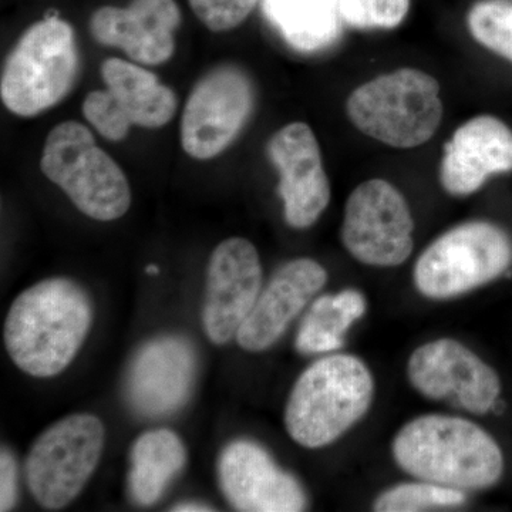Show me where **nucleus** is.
Here are the masks:
<instances>
[{
    "label": "nucleus",
    "instance_id": "f257e3e1",
    "mask_svg": "<svg viewBox=\"0 0 512 512\" xmlns=\"http://www.w3.org/2000/svg\"><path fill=\"white\" fill-rule=\"evenodd\" d=\"M93 306L82 286L46 279L20 293L5 320V345L22 372L39 379L62 373L89 335Z\"/></svg>",
    "mask_w": 512,
    "mask_h": 512
},
{
    "label": "nucleus",
    "instance_id": "412c9836",
    "mask_svg": "<svg viewBox=\"0 0 512 512\" xmlns=\"http://www.w3.org/2000/svg\"><path fill=\"white\" fill-rule=\"evenodd\" d=\"M265 13L293 49L318 52L339 39V0H265Z\"/></svg>",
    "mask_w": 512,
    "mask_h": 512
},
{
    "label": "nucleus",
    "instance_id": "a211bd4d",
    "mask_svg": "<svg viewBox=\"0 0 512 512\" xmlns=\"http://www.w3.org/2000/svg\"><path fill=\"white\" fill-rule=\"evenodd\" d=\"M512 171V130L493 116H478L458 127L440 165L448 194L466 197L493 175Z\"/></svg>",
    "mask_w": 512,
    "mask_h": 512
},
{
    "label": "nucleus",
    "instance_id": "20e7f679",
    "mask_svg": "<svg viewBox=\"0 0 512 512\" xmlns=\"http://www.w3.org/2000/svg\"><path fill=\"white\" fill-rule=\"evenodd\" d=\"M79 66L76 35L66 20L49 16L33 23L6 57L3 104L19 117L45 113L72 92Z\"/></svg>",
    "mask_w": 512,
    "mask_h": 512
},
{
    "label": "nucleus",
    "instance_id": "b1692460",
    "mask_svg": "<svg viewBox=\"0 0 512 512\" xmlns=\"http://www.w3.org/2000/svg\"><path fill=\"white\" fill-rule=\"evenodd\" d=\"M468 29L480 45L512 62V6L481 2L471 8Z\"/></svg>",
    "mask_w": 512,
    "mask_h": 512
},
{
    "label": "nucleus",
    "instance_id": "c756f323",
    "mask_svg": "<svg viewBox=\"0 0 512 512\" xmlns=\"http://www.w3.org/2000/svg\"><path fill=\"white\" fill-rule=\"evenodd\" d=\"M148 274H158L157 266L150 265L147 268Z\"/></svg>",
    "mask_w": 512,
    "mask_h": 512
},
{
    "label": "nucleus",
    "instance_id": "9d476101",
    "mask_svg": "<svg viewBox=\"0 0 512 512\" xmlns=\"http://www.w3.org/2000/svg\"><path fill=\"white\" fill-rule=\"evenodd\" d=\"M414 221L402 192L384 180H369L346 201L342 241L362 264L393 268L412 255Z\"/></svg>",
    "mask_w": 512,
    "mask_h": 512
},
{
    "label": "nucleus",
    "instance_id": "1a4fd4ad",
    "mask_svg": "<svg viewBox=\"0 0 512 512\" xmlns=\"http://www.w3.org/2000/svg\"><path fill=\"white\" fill-rule=\"evenodd\" d=\"M255 106L251 79L235 64L214 67L192 87L181 119V146L195 160L220 156L244 130Z\"/></svg>",
    "mask_w": 512,
    "mask_h": 512
},
{
    "label": "nucleus",
    "instance_id": "6e6552de",
    "mask_svg": "<svg viewBox=\"0 0 512 512\" xmlns=\"http://www.w3.org/2000/svg\"><path fill=\"white\" fill-rule=\"evenodd\" d=\"M512 262V242L490 222L458 225L437 238L414 268V284L431 299H450L494 281Z\"/></svg>",
    "mask_w": 512,
    "mask_h": 512
},
{
    "label": "nucleus",
    "instance_id": "f3484780",
    "mask_svg": "<svg viewBox=\"0 0 512 512\" xmlns=\"http://www.w3.org/2000/svg\"><path fill=\"white\" fill-rule=\"evenodd\" d=\"M326 282L328 272L319 262L309 258L286 262L259 293L238 330V345L248 352H264L274 346Z\"/></svg>",
    "mask_w": 512,
    "mask_h": 512
},
{
    "label": "nucleus",
    "instance_id": "0eeeda50",
    "mask_svg": "<svg viewBox=\"0 0 512 512\" xmlns=\"http://www.w3.org/2000/svg\"><path fill=\"white\" fill-rule=\"evenodd\" d=\"M106 429L99 417L70 414L37 437L26 458V483L36 503L62 510L82 493L99 466Z\"/></svg>",
    "mask_w": 512,
    "mask_h": 512
},
{
    "label": "nucleus",
    "instance_id": "bb28decb",
    "mask_svg": "<svg viewBox=\"0 0 512 512\" xmlns=\"http://www.w3.org/2000/svg\"><path fill=\"white\" fill-rule=\"evenodd\" d=\"M259 0H190L194 15L211 32L238 28L251 15Z\"/></svg>",
    "mask_w": 512,
    "mask_h": 512
},
{
    "label": "nucleus",
    "instance_id": "f03ea898",
    "mask_svg": "<svg viewBox=\"0 0 512 512\" xmlns=\"http://www.w3.org/2000/svg\"><path fill=\"white\" fill-rule=\"evenodd\" d=\"M393 457L410 476L461 491L493 487L504 471L501 448L487 431L444 414L407 423L394 437Z\"/></svg>",
    "mask_w": 512,
    "mask_h": 512
},
{
    "label": "nucleus",
    "instance_id": "9b49d317",
    "mask_svg": "<svg viewBox=\"0 0 512 512\" xmlns=\"http://www.w3.org/2000/svg\"><path fill=\"white\" fill-rule=\"evenodd\" d=\"M407 376L423 396L473 414L493 410L501 393L493 367L453 339L433 340L414 350Z\"/></svg>",
    "mask_w": 512,
    "mask_h": 512
},
{
    "label": "nucleus",
    "instance_id": "39448f33",
    "mask_svg": "<svg viewBox=\"0 0 512 512\" xmlns=\"http://www.w3.org/2000/svg\"><path fill=\"white\" fill-rule=\"evenodd\" d=\"M40 168L47 180L92 220H119L130 208L131 190L126 174L97 146L92 131L77 121H64L50 130Z\"/></svg>",
    "mask_w": 512,
    "mask_h": 512
},
{
    "label": "nucleus",
    "instance_id": "a878e982",
    "mask_svg": "<svg viewBox=\"0 0 512 512\" xmlns=\"http://www.w3.org/2000/svg\"><path fill=\"white\" fill-rule=\"evenodd\" d=\"M83 116L106 140L123 141L133 127L130 117L110 90H96L83 101Z\"/></svg>",
    "mask_w": 512,
    "mask_h": 512
},
{
    "label": "nucleus",
    "instance_id": "ddd939ff",
    "mask_svg": "<svg viewBox=\"0 0 512 512\" xmlns=\"http://www.w3.org/2000/svg\"><path fill=\"white\" fill-rule=\"evenodd\" d=\"M279 173V195L291 227H312L330 202V183L312 128L292 123L276 131L266 147Z\"/></svg>",
    "mask_w": 512,
    "mask_h": 512
},
{
    "label": "nucleus",
    "instance_id": "c85d7f7f",
    "mask_svg": "<svg viewBox=\"0 0 512 512\" xmlns=\"http://www.w3.org/2000/svg\"><path fill=\"white\" fill-rule=\"evenodd\" d=\"M171 511H178V512H204V511H214V510H212L211 507H208V505H204V504L185 503V504L175 505L174 508H171Z\"/></svg>",
    "mask_w": 512,
    "mask_h": 512
},
{
    "label": "nucleus",
    "instance_id": "dca6fc26",
    "mask_svg": "<svg viewBox=\"0 0 512 512\" xmlns=\"http://www.w3.org/2000/svg\"><path fill=\"white\" fill-rule=\"evenodd\" d=\"M197 373L191 343L163 336L146 343L128 370L126 393L130 406L147 417L174 413L187 402Z\"/></svg>",
    "mask_w": 512,
    "mask_h": 512
},
{
    "label": "nucleus",
    "instance_id": "7ed1b4c3",
    "mask_svg": "<svg viewBox=\"0 0 512 512\" xmlns=\"http://www.w3.org/2000/svg\"><path fill=\"white\" fill-rule=\"evenodd\" d=\"M373 394L372 373L359 357H322L299 376L289 394L286 431L299 446H329L365 417Z\"/></svg>",
    "mask_w": 512,
    "mask_h": 512
},
{
    "label": "nucleus",
    "instance_id": "2eb2a0df",
    "mask_svg": "<svg viewBox=\"0 0 512 512\" xmlns=\"http://www.w3.org/2000/svg\"><path fill=\"white\" fill-rule=\"evenodd\" d=\"M181 10L175 0H131L126 8L103 6L90 18L97 43L117 47L143 66L167 63L175 52Z\"/></svg>",
    "mask_w": 512,
    "mask_h": 512
},
{
    "label": "nucleus",
    "instance_id": "6ab92c4d",
    "mask_svg": "<svg viewBox=\"0 0 512 512\" xmlns=\"http://www.w3.org/2000/svg\"><path fill=\"white\" fill-rule=\"evenodd\" d=\"M101 77L106 89L116 96L133 126L160 128L170 123L177 111L178 100L173 90L158 80L143 64L127 60H104Z\"/></svg>",
    "mask_w": 512,
    "mask_h": 512
},
{
    "label": "nucleus",
    "instance_id": "393cba45",
    "mask_svg": "<svg viewBox=\"0 0 512 512\" xmlns=\"http://www.w3.org/2000/svg\"><path fill=\"white\" fill-rule=\"evenodd\" d=\"M410 0H339L342 22L355 29H394L403 22Z\"/></svg>",
    "mask_w": 512,
    "mask_h": 512
},
{
    "label": "nucleus",
    "instance_id": "5701e85b",
    "mask_svg": "<svg viewBox=\"0 0 512 512\" xmlns=\"http://www.w3.org/2000/svg\"><path fill=\"white\" fill-rule=\"evenodd\" d=\"M464 491L427 483L402 484L384 491L375 501L377 512H417L458 507L466 503Z\"/></svg>",
    "mask_w": 512,
    "mask_h": 512
},
{
    "label": "nucleus",
    "instance_id": "4468645a",
    "mask_svg": "<svg viewBox=\"0 0 512 512\" xmlns=\"http://www.w3.org/2000/svg\"><path fill=\"white\" fill-rule=\"evenodd\" d=\"M222 493L242 512H299L306 508L305 491L282 470L264 447L237 440L222 450L218 461Z\"/></svg>",
    "mask_w": 512,
    "mask_h": 512
},
{
    "label": "nucleus",
    "instance_id": "4be33fe9",
    "mask_svg": "<svg viewBox=\"0 0 512 512\" xmlns=\"http://www.w3.org/2000/svg\"><path fill=\"white\" fill-rule=\"evenodd\" d=\"M365 312V296L355 289L320 296L302 320L296 349L303 355H316L342 348L346 333Z\"/></svg>",
    "mask_w": 512,
    "mask_h": 512
},
{
    "label": "nucleus",
    "instance_id": "f8f14e48",
    "mask_svg": "<svg viewBox=\"0 0 512 512\" xmlns=\"http://www.w3.org/2000/svg\"><path fill=\"white\" fill-rule=\"evenodd\" d=\"M262 279L261 259L248 239H225L214 249L202 308V323L212 343L225 345L237 338L262 291Z\"/></svg>",
    "mask_w": 512,
    "mask_h": 512
},
{
    "label": "nucleus",
    "instance_id": "423d86ee",
    "mask_svg": "<svg viewBox=\"0 0 512 512\" xmlns=\"http://www.w3.org/2000/svg\"><path fill=\"white\" fill-rule=\"evenodd\" d=\"M346 111L367 137L390 147H419L443 117L439 82L417 69L382 74L350 94Z\"/></svg>",
    "mask_w": 512,
    "mask_h": 512
},
{
    "label": "nucleus",
    "instance_id": "aec40b11",
    "mask_svg": "<svg viewBox=\"0 0 512 512\" xmlns=\"http://www.w3.org/2000/svg\"><path fill=\"white\" fill-rule=\"evenodd\" d=\"M128 487L138 505L156 504L165 488L185 466L187 450L174 431H146L131 448Z\"/></svg>",
    "mask_w": 512,
    "mask_h": 512
},
{
    "label": "nucleus",
    "instance_id": "cd10ccee",
    "mask_svg": "<svg viewBox=\"0 0 512 512\" xmlns=\"http://www.w3.org/2000/svg\"><path fill=\"white\" fill-rule=\"evenodd\" d=\"M18 498V471L15 458L8 448L0 453V511H10Z\"/></svg>",
    "mask_w": 512,
    "mask_h": 512
}]
</instances>
